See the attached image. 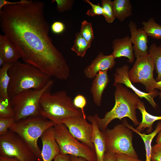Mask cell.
I'll use <instances>...</instances> for the list:
<instances>
[{"instance_id": "cell-1", "label": "cell", "mask_w": 161, "mask_h": 161, "mask_svg": "<svg viewBox=\"0 0 161 161\" xmlns=\"http://www.w3.org/2000/svg\"><path fill=\"white\" fill-rule=\"evenodd\" d=\"M44 7L43 2L31 0L5 6L0 10V27L17 47L24 63L50 77L66 80L69 67L49 35Z\"/></svg>"}, {"instance_id": "cell-2", "label": "cell", "mask_w": 161, "mask_h": 161, "mask_svg": "<svg viewBox=\"0 0 161 161\" xmlns=\"http://www.w3.org/2000/svg\"><path fill=\"white\" fill-rule=\"evenodd\" d=\"M8 73V94L10 99L27 90L42 89L51 80V77L36 67L18 61L11 64Z\"/></svg>"}, {"instance_id": "cell-3", "label": "cell", "mask_w": 161, "mask_h": 161, "mask_svg": "<svg viewBox=\"0 0 161 161\" xmlns=\"http://www.w3.org/2000/svg\"><path fill=\"white\" fill-rule=\"evenodd\" d=\"M114 86L115 103L113 108L107 112L103 118L100 117L97 114L94 115L98 126L102 131L106 129L108 124L115 119L127 117L136 126L140 123L136 116V110L140 100L135 93L131 92L122 84L117 83Z\"/></svg>"}, {"instance_id": "cell-4", "label": "cell", "mask_w": 161, "mask_h": 161, "mask_svg": "<svg viewBox=\"0 0 161 161\" xmlns=\"http://www.w3.org/2000/svg\"><path fill=\"white\" fill-rule=\"evenodd\" d=\"M40 106V114L56 124L62 123L64 119L70 117H84L81 110L74 106L71 97L64 90L45 93L41 98Z\"/></svg>"}, {"instance_id": "cell-5", "label": "cell", "mask_w": 161, "mask_h": 161, "mask_svg": "<svg viewBox=\"0 0 161 161\" xmlns=\"http://www.w3.org/2000/svg\"><path fill=\"white\" fill-rule=\"evenodd\" d=\"M56 125L53 122L39 115L15 122L9 129L17 134L36 157L42 160L41 150L38 145V139L48 129Z\"/></svg>"}, {"instance_id": "cell-6", "label": "cell", "mask_w": 161, "mask_h": 161, "mask_svg": "<svg viewBox=\"0 0 161 161\" xmlns=\"http://www.w3.org/2000/svg\"><path fill=\"white\" fill-rule=\"evenodd\" d=\"M54 83V81L51 79L42 89L27 90L11 98L15 122L29 117L41 115V98L44 93L50 91Z\"/></svg>"}, {"instance_id": "cell-7", "label": "cell", "mask_w": 161, "mask_h": 161, "mask_svg": "<svg viewBox=\"0 0 161 161\" xmlns=\"http://www.w3.org/2000/svg\"><path fill=\"white\" fill-rule=\"evenodd\" d=\"M54 136L60 153L84 158L87 161H97L95 151L80 142L63 123L53 127Z\"/></svg>"}, {"instance_id": "cell-8", "label": "cell", "mask_w": 161, "mask_h": 161, "mask_svg": "<svg viewBox=\"0 0 161 161\" xmlns=\"http://www.w3.org/2000/svg\"><path fill=\"white\" fill-rule=\"evenodd\" d=\"M132 131L123 123L117 124L112 129H106L103 131L106 141V151L138 158L132 144Z\"/></svg>"}, {"instance_id": "cell-9", "label": "cell", "mask_w": 161, "mask_h": 161, "mask_svg": "<svg viewBox=\"0 0 161 161\" xmlns=\"http://www.w3.org/2000/svg\"><path fill=\"white\" fill-rule=\"evenodd\" d=\"M0 156L15 158L20 161H37L32 151L16 133L9 129L0 136Z\"/></svg>"}, {"instance_id": "cell-10", "label": "cell", "mask_w": 161, "mask_h": 161, "mask_svg": "<svg viewBox=\"0 0 161 161\" xmlns=\"http://www.w3.org/2000/svg\"><path fill=\"white\" fill-rule=\"evenodd\" d=\"M154 65L153 59L149 54L138 57L128 75L132 83H139L144 85L146 92H152L155 89L157 81L153 77Z\"/></svg>"}, {"instance_id": "cell-11", "label": "cell", "mask_w": 161, "mask_h": 161, "mask_svg": "<svg viewBox=\"0 0 161 161\" xmlns=\"http://www.w3.org/2000/svg\"><path fill=\"white\" fill-rule=\"evenodd\" d=\"M71 134L81 143L95 150L92 139L93 127L83 116H77L64 119L62 121Z\"/></svg>"}, {"instance_id": "cell-12", "label": "cell", "mask_w": 161, "mask_h": 161, "mask_svg": "<svg viewBox=\"0 0 161 161\" xmlns=\"http://www.w3.org/2000/svg\"><path fill=\"white\" fill-rule=\"evenodd\" d=\"M129 69V66L127 65H124L116 69L114 75V81L113 85L114 86L117 83L125 85L126 86L132 89L139 97L146 99L154 108H157V105L155 102L154 98L159 95L158 91L156 89L152 92L146 93L137 89L129 79L128 75Z\"/></svg>"}, {"instance_id": "cell-13", "label": "cell", "mask_w": 161, "mask_h": 161, "mask_svg": "<svg viewBox=\"0 0 161 161\" xmlns=\"http://www.w3.org/2000/svg\"><path fill=\"white\" fill-rule=\"evenodd\" d=\"M129 26L131 34L130 40L134 45L133 48L135 57L137 58L148 54L147 34L142 29H137L136 24L133 21L130 22Z\"/></svg>"}, {"instance_id": "cell-14", "label": "cell", "mask_w": 161, "mask_h": 161, "mask_svg": "<svg viewBox=\"0 0 161 161\" xmlns=\"http://www.w3.org/2000/svg\"><path fill=\"white\" fill-rule=\"evenodd\" d=\"M115 59L112 54L105 55L101 52L84 69L85 76L89 79H93L99 72L112 69L115 64Z\"/></svg>"}, {"instance_id": "cell-15", "label": "cell", "mask_w": 161, "mask_h": 161, "mask_svg": "<svg viewBox=\"0 0 161 161\" xmlns=\"http://www.w3.org/2000/svg\"><path fill=\"white\" fill-rule=\"evenodd\" d=\"M53 127L45 131L40 137L42 144L41 155L43 161H52L60 153L55 138Z\"/></svg>"}, {"instance_id": "cell-16", "label": "cell", "mask_w": 161, "mask_h": 161, "mask_svg": "<svg viewBox=\"0 0 161 161\" xmlns=\"http://www.w3.org/2000/svg\"><path fill=\"white\" fill-rule=\"evenodd\" d=\"M87 118L93 127L92 141L94 146L97 161H104L106 146L103 132L99 129L94 116L89 115Z\"/></svg>"}, {"instance_id": "cell-17", "label": "cell", "mask_w": 161, "mask_h": 161, "mask_svg": "<svg viewBox=\"0 0 161 161\" xmlns=\"http://www.w3.org/2000/svg\"><path fill=\"white\" fill-rule=\"evenodd\" d=\"M112 44L113 52L112 54L115 58L125 57L128 59L129 62L131 63L134 62V51L129 36L115 39Z\"/></svg>"}, {"instance_id": "cell-18", "label": "cell", "mask_w": 161, "mask_h": 161, "mask_svg": "<svg viewBox=\"0 0 161 161\" xmlns=\"http://www.w3.org/2000/svg\"><path fill=\"white\" fill-rule=\"evenodd\" d=\"M107 70L99 72L93 78L90 88L94 103L98 106L101 104L103 92L109 81Z\"/></svg>"}, {"instance_id": "cell-19", "label": "cell", "mask_w": 161, "mask_h": 161, "mask_svg": "<svg viewBox=\"0 0 161 161\" xmlns=\"http://www.w3.org/2000/svg\"><path fill=\"white\" fill-rule=\"evenodd\" d=\"M0 56L7 63L12 64L21 58L16 46L5 35H0Z\"/></svg>"}, {"instance_id": "cell-20", "label": "cell", "mask_w": 161, "mask_h": 161, "mask_svg": "<svg viewBox=\"0 0 161 161\" xmlns=\"http://www.w3.org/2000/svg\"><path fill=\"white\" fill-rule=\"evenodd\" d=\"M123 124L133 131L139 134L143 140L145 150V161H151V142L154 138L161 130V120L157 124L156 127L153 132L148 134H142L137 131L132 126L129 124L126 120H123Z\"/></svg>"}, {"instance_id": "cell-21", "label": "cell", "mask_w": 161, "mask_h": 161, "mask_svg": "<svg viewBox=\"0 0 161 161\" xmlns=\"http://www.w3.org/2000/svg\"><path fill=\"white\" fill-rule=\"evenodd\" d=\"M138 109L142 114V121L135 129L141 132L146 128H147L146 132L148 134L153 132V125L157 120H161V116H157L152 115L146 110L144 103L140 100L138 105Z\"/></svg>"}, {"instance_id": "cell-22", "label": "cell", "mask_w": 161, "mask_h": 161, "mask_svg": "<svg viewBox=\"0 0 161 161\" xmlns=\"http://www.w3.org/2000/svg\"><path fill=\"white\" fill-rule=\"evenodd\" d=\"M115 18L120 21H124L132 14V7L129 0H114L112 1Z\"/></svg>"}, {"instance_id": "cell-23", "label": "cell", "mask_w": 161, "mask_h": 161, "mask_svg": "<svg viewBox=\"0 0 161 161\" xmlns=\"http://www.w3.org/2000/svg\"><path fill=\"white\" fill-rule=\"evenodd\" d=\"M11 65L6 63L0 69V97L4 98H10L8 94L10 80L8 71Z\"/></svg>"}, {"instance_id": "cell-24", "label": "cell", "mask_w": 161, "mask_h": 161, "mask_svg": "<svg viewBox=\"0 0 161 161\" xmlns=\"http://www.w3.org/2000/svg\"><path fill=\"white\" fill-rule=\"evenodd\" d=\"M142 28L147 35L157 39H161V25L157 23L153 18H150L147 21L142 23Z\"/></svg>"}, {"instance_id": "cell-25", "label": "cell", "mask_w": 161, "mask_h": 161, "mask_svg": "<svg viewBox=\"0 0 161 161\" xmlns=\"http://www.w3.org/2000/svg\"><path fill=\"white\" fill-rule=\"evenodd\" d=\"M149 54L153 61L154 69L157 74V81H161V45L157 46L155 44L151 45L148 49Z\"/></svg>"}, {"instance_id": "cell-26", "label": "cell", "mask_w": 161, "mask_h": 161, "mask_svg": "<svg viewBox=\"0 0 161 161\" xmlns=\"http://www.w3.org/2000/svg\"><path fill=\"white\" fill-rule=\"evenodd\" d=\"M87 41L80 35V32L75 35L74 44L71 48V50L80 57H83L86 52L91 46Z\"/></svg>"}, {"instance_id": "cell-27", "label": "cell", "mask_w": 161, "mask_h": 161, "mask_svg": "<svg viewBox=\"0 0 161 161\" xmlns=\"http://www.w3.org/2000/svg\"><path fill=\"white\" fill-rule=\"evenodd\" d=\"M14 116L10 99L0 97V118H14Z\"/></svg>"}, {"instance_id": "cell-28", "label": "cell", "mask_w": 161, "mask_h": 161, "mask_svg": "<svg viewBox=\"0 0 161 161\" xmlns=\"http://www.w3.org/2000/svg\"><path fill=\"white\" fill-rule=\"evenodd\" d=\"M101 6L103 15L106 22L112 23L115 19L112 1L110 0H102Z\"/></svg>"}, {"instance_id": "cell-29", "label": "cell", "mask_w": 161, "mask_h": 161, "mask_svg": "<svg viewBox=\"0 0 161 161\" xmlns=\"http://www.w3.org/2000/svg\"><path fill=\"white\" fill-rule=\"evenodd\" d=\"M80 33L83 37L91 45L94 39L92 23L86 20L83 21L81 22Z\"/></svg>"}, {"instance_id": "cell-30", "label": "cell", "mask_w": 161, "mask_h": 161, "mask_svg": "<svg viewBox=\"0 0 161 161\" xmlns=\"http://www.w3.org/2000/svg\"><path fill=\"white\" fill-rule=\"evenodd\" d=\"M52 2H55L57 4V10L60 13H63L72 8L74 0H53Z\"/></svg>"}, {"instance_id": "cell-31", "label": "cell", "mask_w": 161, "mask_h": 161, "mask_svg": "<svg viewBox=\"0 0 161 161\" xmlns=\"http://www.w3.org/2000/svg\"><path fill=\"white\" fill-rule=\"evenodd\" d=\"M83 1L89 4L92 7L91 8L88 10L86 13L88 16L94 17L95 16L103 15V9L101 6L99 4H95L89 0H85Z\"/></svg>"}, {"instance_id": "cell-32", "label": "cell", "mask_w": 161, "mask_h": 161, "mask_svg": "<svg viewBox=\"0 0 161 161\" xmlns=\"http://www.w3.org/2000/svg\"><path fill=\"white\" fill-rule=\"evenodd\" d=\"M15 122L14 118H0V136L6 133Z\"/></svg>"}, {"instance_id": "cell-33", "label": "cell", "mask_w": 161, "mask_h": 161, "mask_svg": "<svg viewBox=\"0 0 161 161\" xmlns=\"http://www.w3.org/2000/svg\"><path fill=\"white\" fill-rule=\"evenodd\" d=\"M73 101L74 106L81 110L84 118H86V115L84 111V108L86 106L87 103L85 97L82 95L78 94L75 97Z\"/></svg>"}, {"instance_id": "cell-34", "label": "cell", "mask_w": 161, "mask_h": 161, "mask_svg": "<svg viewBox=\"0 0 161 161\" xmlns=\"http://www.w3.org/2000/svg\"><path fill=\"white\" fill-rule=\"evenodd\" d=\"M151 161H161V145L156 144L152 147Z\"/></svg>"}, {"instance_id": "cell-35", "label": "cell", "mask_w": 161, "mask_h": 161, "mask_svg": "<svg viewBox=\"0 0 161 161\" xmlns=\"http://www.w3.org/2000/svg\"><path fill=\"white\" fill-rule=\"evenodd\" d=\"M52 32L56 34H60L63 32L65 29L64 24L62 22L56 21L54 22L51 26Z\"/></svg>"}, {"instance_id": "cell-36", "label": "cell", "mask_w": 161, "mask_h": 161, "mask_svg": "<svg viewBox=\"0 0 161 161\" xmlns=\"http://www.w3.org/2000/svg\"><path fill=\"white\" fill-rule=\"evenodd\" d=\"M117 161H144L123 154H115Z\"/></svg>"}, {"instance_id": "cell-37", "label": "cell", "mask_w": 161, "mask_h": 161, "mask_svg": "<svg viewBox=\"0 0 161 161\" xmlns=\"http://www.w3.org/2000/svg\"><path fill=\"white\" fill-rule=\"evenodd\" d=\"M53 160L54 161H71L70 155L60 153L57 154Z\"/></svg>"}, {"instance_id": "cell-38", "label": "cell", "mask_w": 161, "mask_h": 161, "mask_svg": "<svg viewBox=\"0 0 161 161\" xmlns=\"http://www.w3.org/2000/svg\"><path fill=\"white\" fill-rule=\"evenodd\" d=\"M104 161H117L116 154L106 151L105 155Z\"/></svg>"}, {"instance_id": "cell-39", "label": "cell", "mask_w": 161, "mask_h": 161, "mask_svg": "<svg viewBox=\"0 0 161 161\" xmlns=\"http://www.w3.org/2000/svg\"><path fill=\"white\" fill-rule=\"evenodd\" d=\"M0 161H20L15 158H10L0 156Z\"/></svg>"}, {"instance_id": "cell-40", "label": "cell", "mask_w": 161, "mask_h": 161, "mask_svg": "<svg viewBox=\"0 0 161 161\" xmlns=\"http://www.w3.org/2000/svg\"><path fill=\"white\" fill-rule=\"evenodd\" d=\"M71 161H87L84 158L70 155Z\"/></svg>"}, {"instance_id": "cell-41", "label": "cell", "mask_w": 161, "mask_h": 161, "mask_svg": "<svg viewBox=\"0 0 161 161\" xmlns=\"http://www.w3.org/2000/svg\"><path fill=\"white\" fill-rule=\"evenodd\" d=\"M157 144L161 145V130L158 133L156 139Z\"/></svg>"}, {"instance_id": "cell-42", "label": "cell", "mask_w": 161, "mask_h": 161, "mask_svg": "<svg viewBox=\"0 0 161 161\" xmlns=\"http://www.w3.org/2000/svg\"><path fill=\"white\" fill-rule=\"evenodd\" d=\"M155 88L156 89L160 90L161 91V81H157L156 82Z\"/></svg>"}, {"instance_id": "cell-43", "label": "cell", "mask_w": 161, "mask_h": 161, "mask_svg": "<svg viewBox=\"0 0 161 161\" xmlns=\"http://www.w3.org/2000/svg\"><path fill=\"white\" fill-rule=\"evenodd\" d=\"M7 63L3 58L0 56V66L2 67L4 65Z\"/></svg>"}, {"instance_id": "cell-44", "label": "cell", "mask_w": 161, "mask_h": 161, "mask_svg": "<svg viewBox=\"0 0 161 161\" xmlns=\"http://www.w3.org/2000/svg\"><path fill=\"white\" fill-rule=\"evenodd\" d=\"M159 98L161 99V91L159 92Z\"/></svg>"}]
</instances>
